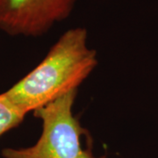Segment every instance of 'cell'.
Returning a JSON list of instances; mask_svg holds the SVG:
<instances>
[{"label":"cell","mask_w":158,"mask_h":158,"mask_svg":"<svg viewBox=\"0 0 158 158\" xmlns=\"http://www.w3.org/2000/svg\"><path fill=\"white\" fill-rule=\"evenodd\" d=\"M87 41L85 27L64 32L37 66L5 91L7 98L27 114L78 90L98 62Z\"/></svg>","instance_id":"1"},{"label":"cell","mask_w":158,"mask_h":158,"mask_svg":"<svg viewBox=\"0 0 158 158\" xmlns=\"http://www.w3.org/2000/svg\"><path fill=\"white\" fill-rule=\"evenodd\" d=\"M24 113L7 98L5 92L0 94V137L15 128L24 120Z\"/></svg>","instance_id":"4"},{"label":"cell","mask_w":158,"mask_h":158,"mask_svg":"<svg viewBox=\"0 0 158 158\" xmlns=\"http://www.w3.org/2000/svg\"><path fill=\"white\" fill-rule=\"evenodd\" d=\"M77 90L69 93L34 111V115L42 123L39 139L26 148H6L4 158H107L96 156L92 148L83 145L87 131L73 114Z\"/></svg>","instance_id":"2"},{"label":"cell","mask_w":158,"mask_h":158,"mask_svg":"<svg viewBox=\"0 0 158 158\" xmlns=\"http://www.w3.org/2000/svg\"><path fill=\"white\" fill-rule=\"evenodd\" d=\"M77 0H0V29L11 36L40 37L68 19Z\"/></svg>","instance_id":"3"}]
</instances>
